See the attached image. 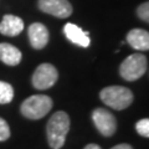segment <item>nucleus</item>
Returning a JSON list of instances; mask_svg holds the SVG:
<instances>
[{"instance_id":"f257e3e1","label":"nucleus","mask_w":149,"mask_h":149,"mask_svg":"<svg viewBox=\"0 0 149 149\" xmlns=\"http://www.w3.org/2000/svg\"><path fill=\"white\" fill-rule=\"evenodd\" d=\"M70 130V117L66 112L58 111L52 114L46 125L49 146L52 149H60L63 147L66 136Z\"/></svg>"},{"instance_id":"f03ea898","label":"nucleus","mask_w":149,"mask_h":149,"mask_svg":"<svg viewBox=\"0 0 149 149\" xmlns=\"http://www.w3.org/2000/svg\"><path fill=\"white\" fill-rule=\"evenodd\" d=\"M100 97L102 102L116 111H122L129 107L133 102V93L127 87L109 86L101 91Z\"/></svg>"},{"instance_id":"7ed1b4c3","label":"nucleus","mask_w":149,"mask_h":149,"mask_svg":"<svg viewBox=\"0 0 149 149\" xmlns=\"http://www.w3.org/2000/svg\"><path fill=\"white\" fill-rule=\"evenodd\" d=\"M52 108V100L46 95H34L26 98L20 107L24 117L29 119H41Z\"/></svg>"},{"instance_id":"20e7f679","label":"nucleus","mask_w":149,"mask_h":149,"mask_svg":"<svg viewBox=\"0 0 149 149\" xmlns=\"http://www.w3.org/2000/svg\"><path fill=\"white\" fill-rule=\"evenodd\" d=\"M147 71V57L142 54L128 56L119 67V73L125 81H136Z\"/></svg>"},{"instance_id":"39448f33","label":"nucleus","mask_w":149,"mask_h":149,"mask_svg":"<svg viewBox=\"0 0 149 149\" xmlns=\"http://www.w3.org/2000/svg\"><path fill=\"white\" fill-rule=\"evenodd\" d=\"M58 78L57 70L51 63H41L32 74V86L36 90H47L52 87Z\"/></svg>"},{"instance_id":"423d86ee","label":"nucleus","mask_w":149,"mask_h":149,"mask_svg":"<svg viewBox=\"0 0 149 149\" xmlns=\"http://www.w3.org/2000/svg\"><path fill=\"white\" fill-rule=\"evenodd\" d=\"M92 120L98 132L104 137L113 136L117 129V120L109 111L104 108H96L92 113Z\"/></svg>"},{"instance_id":"0eeeda50","label":"nucleus","mask_w":149,"mask_h":149,"mask_svg":"<svg viewBox=\"0 0 149 149\" xmlns=\"http://www.w3.org/2000/svg\"><path fill=\"white\" fill-rule=\"evenodd\" d=\"M39 9L52 16L65 19L72 14V5L67 0H39Z\"/></svg>"},{"instance_id":"6e6552de","label":"nucleus","mask_w":149,"mask_h":149,"mask_svg":"<svg viewBox=\"0 0 149 149\" xmlns=\"http://www.w3.org/2000/svg\"><path fill=\"white\" fill-rule=\"evenodd\" d=\"M27 34H29L30 44L35 50L44 49L49 42V30L45 25L40 24V22L31 24L29 30H27Z\"/></svg>"},{"instance_id":"1a4fd4ad","label":"nucleus","mask_w":149,"mask_h":149,"mask_svg":"<svg viewBox=\"0 0 149 149\" xmlns=\"http://www.w3.org/2000/svg\"><path fill=\"white\" fill-rule=\"evenodd\" d=\"M63 32L71 42L81 46V47H88L91 44V39L88 36L90 34L87 31H83L81 27H78L72 22H68V24L65 25Z\"/></svg>"},{"instance_id":"9d476101","label":"nucleus","mask_w":149,"mask_h":149,"mask_svg":"<svg viewBox=\"0 0 149 149\" xmlns=\"http://www.w3.org/2000/svg\"><path fill=\"white\" fill-rule=\"evenodd\" d=\"M24 30V21L15 15H5L0 22V34L5 36H16Z\"/></svg>"},{"instance_id":"9b49d317","label":"nucleus","mask_w":149,"mask_h":149,"mask_svg":"<svg viewBox=\"0 0 149 149\" xmlns=\"http://www.w3.org/2000/svg\"><path fill=\"white\" fill-rule=\"evenodd\" d=\"M127 42L134 50H149V32L143 29H132L127 35Z\"/></svg>"},{"instance_id":"f8f14e48","label":"nucleus","mask_w":149,"mask_h":149,"mask_svg":"<svg viewBox=\"0 0 149 149\" xmlns=\"http://www.w3.org/2000/svg\"><path fill=\"white\" fill-rule=\"evenodd\" d=\"M22 55L20 50L10 44L1 42L0 44V61H3L9 66H16L20 63Z\"/></svg>"},{"instance_id":"ddd939ff","label":"nucleus","mask_w":149,"mask_h":149,"mask_svg":"<svg viewBox=\"0 0 149 149\" xmlns=\"http://www.w3.org/2000/svg\"><path fill=\"white\" fill-rule=\"evenodd\" d=\"M14 98V88L10 83L0 81V104L10 103Z\"/></svg>"},{"instance_id":"4468645a","label":"nucleus","mask_w":149,"mask_h":149,"mask_svg":"<svg viewBox=\"0 0 149 149\" xmlns=\"http://www.w3.org/2000/svg\"><path fill=\"white\" fill-rule=\"evenodd\" d=\"M136 129L138 134H141L142 137L149 138V118H143L138 120L136 124Z\"/></svg>"},{"instance_id":"2eb2a0df","label":"nucleus","mask_w":149,"mask_h":149,"mask_svg":"<svg viewBox=\"0 0 149 149\" xmlns=\"http://www.w3.org/2000/svg\"><path fill=\"white\" fill-rule=\"evenodd\" d=\"M10 137V128L5 119L0 117V142H4Z\"/></svg>"},{"instance_id":"dca6fc26","label":"nucleus","mask_w":149,"mask_h":149,"mask_svg":"<svg viewBox=\"0 0 149 149\" xmlns=\"http://www.w3.org/2000/svg\"><path fill=\"white\" fill-rule=\"evenodd\" d=\"M137 15L139 16V19H142L143 21L149 22V1L139 5V8L137 9Z\"/></svg>"},{"instance_id":"f3484780","label":"nucleus","mask_w":149,"mask_h":149,"mask_svg":"<svg viewBox=\"0 0 149 149\" xmlns=\"http://www.w3.org/2000/svg\"><path fill=\"white\" fill-rule=\"evenodd\" d=\"M111 149H133V148H132V146H129V144L123 143V144H118V146H114L113 148H111Z\"/></svg>"},{"instance_id":"a211bd4d","label":"nucleus","mask_w":149,"mask_h":149,"mask_svg":"<svg viewBox=\"0 0 149 149\" xmlns=\"http://www.w3.org/2000/svg\"><path fill=\"white\" fill-rule=\"evenodd\" d=\"M85 149H101V147L97 146V144H88L85 147Z\"/></svg>"}]
</instances>
